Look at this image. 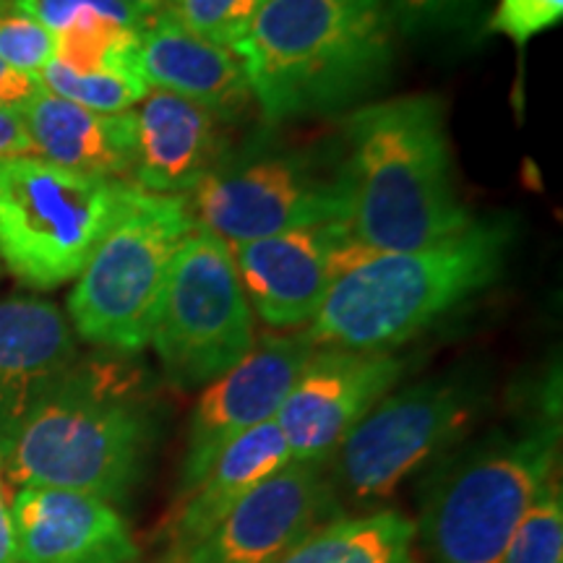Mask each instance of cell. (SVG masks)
Wrapping results in <instances>:
<instances>
[{"instance_id":"cell-1","label":"cell","mask_w":563,"mask_h":563,"mask_svg":"<svg viewBox=\"0 0 563 563\" xmlns=\"http://www.w3.org/2000/svg\"><path fill=\"white\" fill-rule=\"evenodd\" d=\"M342 230L373 253L418 251L456 235L473 214L456 194L446 110L435 97L365 104L344 125Z\"/></svg>"},{"instance_id":"cell-2","label":"cell","mask_w":563,"mask_h":563,"mask_svg":"<svg viewBox=\"0 0 563 563\" xmlns=\"http://www.w3.org/2000/svg\"><path fill=\"white\" fill-rule=\"evenodd\" d=\"M157 439L144 373L118 357L76 361L0 454L9 485L79 490L121 504L144 477Z\"/></svg>"},{"instance_id":"cell-3","label":"cell","mask_w":563,"mask_h":563,"mask_svg":"<svg viewBox=\"0 0 563 563\" xmlns=\"http://www.w3.org/2000/svg\"><path fill=\"white\" fill-rule=\"evenodd\" d=\"M386 0H262L241 58L269 123L332 115L389 79Z\"/></svg>"},{"instance_id":"cell-4","label":"cell","mask_w":563,"mask_h":563,"mask_svg":"<svg viewBox=\"0 0 563 563\" xmlns=\"http://www.w3.org/2000/svg\"><path fill=\"white\" fill-rule=\"evenodd\" d=\"M511 220H481L418 251L365 253L332 282L306 340L316 350L391 352L501 277Z\"/></svg>"},{"instance_id":"cell-5","label":"cell","mask_w":563,"mask_h":563,"mask_svg":"<svg viewBox=\"0 0 563 563\" xmlns=\"http://www.w3.org/2000/svg\"><path fill=\"white\" fill-rule=\"evenodd\" d=\"M559 418L496 431L433 464L415 525L433 563H501L538 493L559 477Z\"/></svg>"},{"instance_id":"cell-6","label":"cell","mask_w":563,"mask_h":563,"mask_svg":"<svg viewBox=\"0 0 563 563\" xmlns=\"http://www.w3.org/2000/svg\"><path fill=\"white\" fill-rule=\"evenodd\" d=\"M139 188L34 154L0 159V264L32 290L76 279Z\"/></svg>"},{"instance_id":"cell-7","label":"cell","mask_w":563,"mask_h":563,"mask_svg":"<svg viewBox=\"0 0 563 563\" xmlns=\"http://www.w3.org/2000/svg\"><path fill=\"white\" fill-rule=\"evenodd\" d=\"M196 228L186 196L136 191L68 295L76 334L125 357L150 347L173 258Z\"/></svg>"},{"instance_id":"cell-8","label":"cell","mask_w":563,"mask_h":563,"mask_svg":"<svg viewBox=\"0 0 563 563\" xmlns=\"http://www.w3.org/2000/svg\"><path fill=\"white\" fill-rule=\"evenodd\" d=\"M485 391L464 373L422 378L389 391L352 428L332 460L336 504L373 511L428 464H435L481 418Z\"/></svg>"},{"instance_id":"cell-9","label":"cell","mask_w":563,"mask_h":563,"mask_svg":"<svg viewBox=\"0 0 563 563\" xmlns=\"http://www.w3.org/2000/svg\"><path fill=\"white\" fill-rule=\"evenodd\" d=\"M173 389H201L256 344V316L245 300L230 245L196 228L175 253L152 332Z\"/></svg>"},{"instance_id":"cell-10","label":"cell","mask_w":563,"mask_h":563,"mask_svg":"<svg viewBox=\"0 0 563 563\" xmlns=\"http://www.w3.org/2000/svg\"><path fill=\"white\" fill-rule=\"evenodd\" d=\"M186 199L196 224L228 245L344 222L340 170L295 152L224 157Z\"/></svg>"},{"instance_id":"cell-11","label":"cell","mask_w":563,"mask_h":563,"mask_svg":"<svg viewBox=\"0 0 563 563\" xmlns=\"http://www.w3.org/2000/svg\"><path fill=\"white\" fill-rule=\"evenodd\" d=\"M342 514L323 464L290 462L167 563H277Z\"/></svg>"},{"instance_id":"cell-12","label":"cell","mask_w":563,"mask_h":563,"mask_svg":"<svg viewBox=\"0 0 563 563\" xmlns=\"http://www.w3.org/2000/svg\"><path fill=\"white\" fill-rule=\"evenodd\" d=\"M405 368L407 361L391 352L313 350L277 412L292 462L329 464L352 428L402 382Z\"/></svg>"},{"instance_id":"cell-13","label":"cell","mask_w":563,"mask_h":563,"mask_svg":"<svg viewBox=\"0 0 563 563\" xmlns=\"http://www.w3.org/2000/svg\"><path fill=\"white\" fill-rule=\"evenodd\" d=\"M313 350L306 334L264 336L241 363L203 386L188 426L180 498L201 481L230 441L262 422L277 420L279 407Z\"/></svg>"},{"instance_id":"cell-14","label":"cell","mask_w":563,"mask_h":563,"mask_svg":"<svg viewBox=\"0 0 563 563\" xmlns=\"http://www.w3.org/2000/svg\"><path fill=\"white\" fill-rule=\"evenodd\" d=\"M347 243L342 224H319L230 245L253 316L272 329L308 327L336 279V256Z\"/></svg>"},{"instance_id":"cell-15","label":"cell","mask_w":563,"mask_h":563,"mask_svg":"<svg viewBox=\"0 0 563 563\" xmlns=\"http://www.w3.org/2000/svg\"><path fill=\"white\" fill-rule=\"evenodd\" d=\"M21 563H136L139 545L115 506L79 490L16 488L11 501Z\"/></svg>"},{"instance_id":"cell-16","label":"cell","mask_w":563,"mask_h":563,"mask_svg":"<svg viewBox=\"0 0 563 563\" xmlns=\"http://www.w3.org/2000/svg\"><path fill=\"white\" fill-rule=\"evenodd\" d=\"M79 361L74 329L40 298L0 300V454Z\"/></svg>"},{"instance_id":"cell-17","label":"cell","mask_w":563,"mask_h":563,"mask_svg":"<svg viewBox=\"0 0 563 563\" xmlns=\"http://www.w3.org/2000/svg\"><path fill=\"white\" fill-rule=\"evenodd\" d=\"M131 186L146 194H191L228 157L224 121L201 104L154 89L133 110Z\"/></svg>"},{"instance_id":"cell-18","label":"cell","mask_w":563,"mask_h":563,"mask_svg":"<svg viewBox=\"0 0 563 563\" xmlns=\"http://www.w3.org/2000/svg\"><path fill=\"white\" fill-rule=\"evenodd\" d=\"M136 70L150 89L191 100L220 121H235L251 102L241 58L196 37L167 11H154L139 34Z\"/></svg>"},{"instance_id":"cell-19","label":"cell","mask_w":563,"mask_h":563,"mask_svg":"<svg viewBox=\"0 0 563 563\" xmlns=\"http://www.w3.org/2000/svg\"><path fill=\"white\" fill-rule=\"evenodd\" d=\"M34 157L66 170L129 178L133 167V110L95 112L42 89L21 108Z\"/></svg>"},{"instance_id":"cell-20","label":"cell","mask_w":563,"mask_h":563,"mask_svg":"<svg viewBox=\"0 0 563 563\" xmlns=\"http://www.w3.org/2000/svg\"><path fill=\"white\" fill-rule=\"evenodd\" d=\"M290 462V449L277 420L262 422L230 441L201 481L183 496L178 517L173 519L170 553L201 540L232 506Z\"/></svg>"},{"instance_id":"cell-21","label":"cell","mask_w":563,"mask_h":563,"mask_svg":"<svg viewBox=\"0 0 563 563\" xmlns=\"http://www.w3.org/2000/svg\"><path fill=\"white\" fill-rule=\"evenodd\" d=\"M412 519L394 509L336 517L277 563H418Z\"/></svg>"},{"instance_id":"cell-22","label":"cell","mask_w":563,"mask_h":563,"mask_svg":"<svg viewBox=\"0 0 563 563\" xmlns=\"http://www.w3.org/2000/svg\"><path fill=\"white\" fill-rule=\"evenodd\" d=\"M42 89L95 112H125L150 95L139 70H97L76 74L58 60H51L40 70Z\"/></svg>"},{"instance_id":"cell-23","label":"cell","mask_w":563,"mask_h":563,"mask_svg":"<svg viewBox=\"0 0 563 563\" xmlns=\"http://www.w3.org/2000/svg\"><path fill=\"white\" fill-rule=\"evenodd\" d=\"M501 563H563V493L553 477L511 534Z\"/></svg>"},{"instance_id":"cell-24","label":"cell","mask_w":563,"mask_h":563,"mask_svg":"<svg viewBox=\"0 0 563 563\" xmlns=\"http://www.w3.org/2000/svg\"><path fill=\"white\" fill-rule=\"evenodd\" d=\"M262 0H165L162 11H167L183 30L211 45L228 47L235 53Z\"/></svg>"},{"instance_id":"cell-25","label":"cell","mask_w":563,"mask_h":563,"mask_svg":"<svg viewBox=\"0 0 563 563\" xmlns=\"http://www.w3.org/2000/svg\"><path fill=\"white\" fill-rule=\"evenodd\" d=\"M58 37L37 19L19 9L0 11V60L21 74L40 76L55 58Z\"/></svg>"},{"instance_id":"cell-26","label":"cell","mask_w":563,"mask_h":563,"mask_svg":"<svg viewBox=\"0 0 563 563\" xmlns=\"http://www.w3.org/2000/svg\"><path fill=\"white\" fill-rule=\"evenodd\" d=\"M563 19V0H498L485 32L504 34L519 47Z\"/></svg>"},{"instance_id":"cell-27","label":"cell","mask_w":563,"mask_h":563,"mask_svg":"<svg viewBox=\"0 0 563 563\" xmlns=\"http://www.w3.org/2000/svg\"><path fill=\"white\" fill-rule=\"evenodd\" d=\"M485 0H389L391 21H399L402 30H433V26H452L475 13Z\"/></svg>"},{"instance_id":"cell-28","label":"cell","mask_w":563,"mask_h":563,"mask_svg":"<svg viewBox=\"0 0 563 563\" xmlns=\"http://www.w3.org/2000/svg\"><path fill=\"white\" fill-rule=\"evenodd\" d=\"M37 76L21 74L0 60V110H21L40 91Z\"/></svg>"},{"instance_id":"cell-29","label":"cell","mask_w":563,"mask_h":563,"mask_svg":"<svg viewBox=\"0 0 563 563\" xmlns=\"http://www.w3.org/2000/svg\"><path fill=\"white\" fill-rule=\"evenodd\" d=\"M32 154L30 131L21 110H0V159Z\"/></svg>"},{"instance_id":"cell-30","label":"cell","mask_w":563,"mask_h":563,"mask_svg":"<svg viewBox=\"0 0 563 563\" xmlns=\"http://www.w3.org/2000/svg\"><path fill=\"white\" fill-rule=\"evenodd\" d=\"M11 501H13L11 485L0 477V563H21L16 532H13Z\"/></svg>"},{"instance_id":"cell-31","label":"cell","mask_w":563,"mask_h":563,"mask_svg":"<svg viewBox=\"0 0 563 563\" xmlns=\"http://www.w3.org/2000/svg\"><path fill=\"white\" fill-rule=\"evenodd\" d=\"M123 3L139 5V9H146V11H157V9H162V3H165V0H123Z\"/></svg>"},{"instance_id":"cell-32","label":"cell","mask_w":563,"mask_h":563,"mask_svg":"<svg viewBox=\"0 0 563 563\" xmlns=\"http://www.w3.org/2000/svg\"><path fill=\"white\" fill-rule=\"evenodd\" d=\"M5 9H11V5L5 3V0H0V11H5Z\"/></svg>"},{"instance_id":"cell-33","label":"cell","mask_w":563,"mask_h":563,"mask_svg":"<svg viewBox=\"0 0 563 563\" xmlns=\"http://www.w3.org/2000/svg\"><path fill=\"white\" fill-rule=\"evenodd\" d=\"M0 277H3V264H0Z\"/></svg>"},{"instance_id":"cell-34","label":"cell","mask_w":563,"mask_h":563,"mask_svg":"<svg viewBox=\"0 0 563 563\" xmlns=\"http://www.w3.org/2000/svg\"><path fill=\"white\" fill-rule=\"evenodd\" d=\"M5 3H9V5H11V3H13V0H5Z\"/></svg>"}]
</instances>
